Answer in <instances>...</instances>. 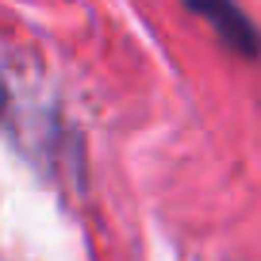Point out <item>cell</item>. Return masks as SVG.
Returning a JSON list of instances; mask_svg holds the SVG:
<instances>
[{"label": "cell", "instance_id": "1", "mask_svg": "<svg viewBox=\"0 0 261 261\" xmlns=\"http://www.w3.org/2000/svg\"><path fill=\"white\" fill-rule=\"evenodd\" d=\"M185 4L196 12V16H204L207 23L215 27V35H219L230 50H238V54H246V58L261 54L257 27L246 19V12L238 8L234 0H185Z\"/></svg>", "mask_w": 261, "mask_h": 261}]
</instances>
